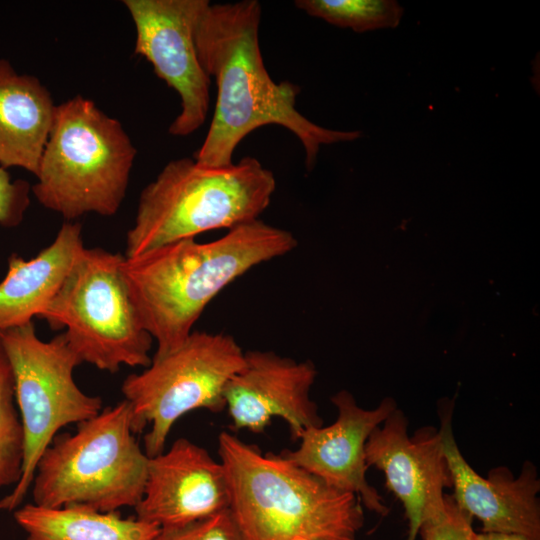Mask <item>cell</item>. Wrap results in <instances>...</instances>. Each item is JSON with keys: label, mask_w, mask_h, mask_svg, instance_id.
I'll return each instance as SVG.
<instances>
[{"label": "cell", "mask_w": 540, "mask_h": 540, "mask_svg": "<svg viewBox=\"0 0 540 540\" xmlns=\"http://www.w3.org/2000/svg\"><path fill=\"white\" fill-rule=\"evenodd\" d=\"M30 185L23 179L12 180L0 167V225L15 227L21 223L30 204Z\"/></svg>", "instance_id": "cell-23"}, {"label": "cell", "mask_w": 540, "mask_h": 540, "mask_svg": "<svg viewBox=\"0 0 540 540\" xmlns=\"http://www.w3.org/2000/svg\"><path fill=\"white\" fill-rule=\"evenodd\" d=\"M24 435L14 373L0 339V489L17 484L22 473Z\"/></svg>", "instance_id": "cell-20"}, {"label": "cell", "mask_w": 540, "mask_h": 540, "mask_svg": "<svg viewBox=\"0 0 540 540\" xmlns=\"http://www.w3.org/2000/svg\"><path fill=\"white\" fill-rule=\"evenodd\" d=\"M296 245L290 231L257 219L213 241L187 238L124 257L121 269L129 294L144 328L157 342L154 357L181 346L226 286Z\"/></svg>", "instance_id": "cell-2"}, {"label": "cell", "mask_w": 540, "mask_h": 540, "mask_svg": "<svg viewBox=\"0 0 540 540\" xmlns=\"http://www.w3.org/2000/svg\"><path fill=\"white\" fill-rule=\"evenodd\" d=\"M262 8L257 0L209 3L194 29L201 66L217 86L214 114L206 137L193 159L202 166L226 167L251 132L278 125L295 135L305 151L308 171L321 146L350 142L360 131L332 130L315 124L296 108L300 87L275 82L264 65L259 46Z\"/></svg>", "instance_id": "cell-1"}, {"label": "cell", "mask_w": 540, "mask_h": 540, "mask_svg": "<svg viewBox=\"0 0 540 540\" xmlns=\"http://www.w3.org/2000/svg\"><path fill=\"white\" fill-rule=\"evenodd\" d=\"M208 0H124L136 28L134 53L149 61L156 75L174 89L181 110L170 124L173 136H188L205 122L211 78L201 66L194 29Z\"/></svg>", "instance_id": "cell-10"}, {"label": "cell", "mask_w": 540, "mask_h": 540, "mask_svg": "<svg viewBox=\"0 0 540 540\" xmlns=\"http://www.w3.org/2000/svg\"><path fill=\"white\" fill-rule=\"evenodd\" d=\"M294 5L306 14L355 32L395 28L403 16L394 0H297Z\"/></svg>", "instance_id": "cell-19"}, {"label": "cell", "mask_w": 540, "mask_h": 540, "mask_svg": "<svg viewBox=\"0 0 540 540\" xmlns=\"http://www.w3.org/2000/svg\"><path fill=\"white\" fill-rule=\"evenodd\" d=\"M15 380V397L24 435L22 473L0 511H13L31 487L37 463L57 432L97 415L102 399L84 393L73 378L82 361L64 333L41 340L33 322L0 331Z\"/></svg>", "instance_id": "cell-8"}, {"label": "cell", "mask_w": 540, "mask_h": 540, "mask_svg": "<svg viewBox=\"0 0 540 540\" xmlns=\"http://www.w3.org/2000/svg\"><path fill=\"white\" fill-rule=\"evenodd\" d=\"M81 231L80 223L67 221L34 258L10 256L7 274L0 282V331L41 316L85 248Z\"/></svg>", "instance_id": "cell-16"}, {"label": "cell", "mask_w": 540, "mask_h": 540, "mask_svg": "<svg viewBox=\"0 0 540 540\" xmlns=\"http://www.w3.org/2000/svg\"><path fill=\"white\" fill-rule=\"evenodd\" d=\"M472 520L453 495L445 494L443 504L423 517L418 534L422 540H475Z\"/></svg>", "instance_id": "cell-21"}, {"label": "cell", "mask_w": 540, "mask_h": 540, "mask_svg": "<svg viewBox=\"0 0 540 540\" xmlns=\"http://www.w3.org/2000/svg\"><path fill=\"white\" fill-rule=\"evenodd\" d=\"M440 433L457 504L482 523V532L517 534L540 540V480L525 462L518 477L506 467L479 475L459 450L452 430V406L440 413Z\"/></svg>", "instance_id": "cell-15"}, {"label": "cell", "mask_w": 540, "mask_h": 540, "mask_svg": "<svg viewBox=\"0 0 540 540\" xmlns=\"http://www.w3.org/2000/svg\"><path fill=\"white\" fill-rule=\"evenodd\" d=\"M135 156L121 123L75 96L55 107L31 190L68 221L87 213L111 216L125 198Z\"/></svg>", "instance_id": "cell-5"}, {"label": "cell", "mask_w": 540, "mask_h": 540, "mask_svg": "<svg viewBox=\"0 0 540 540\" xmlns=\"http://www.w3.org/2000/svg\"><path fill=\"white\" fill-rule=\"evenodd\" d=\"M124 255L84 248L61 288L41 314L52 329L99 370L148 367L153 338L144 328L124 279Z\"/></svg>", "instance_id": "cell-7"}, {"label": "cell", "mask_w": 540, "mask_h": 540, "mask_svg": "<svg viewBox=\"0 0 540 540\" xmlns=\"http://www.w3.org/2000/svg\"><path fill=\"white\" fill-rule=\"evenodd\" d=\"M331 401L338 410L335 422L306 429L298 439L299 447L282 455L330 486L354 493L367 509L385 516L388 507L366 479L365 444L372 431L396 409V404L386 398L377 408L366 410L345 390Z\"/></svg>", "instance_id": "cell-13"}, {"label": "cell", "mask_w": 540, "mask_h": 540, "mask_svg": "<svg viewBox=\"0 0 540 540\" xmlns=\"http://www.w3.org/2000/svg\"><path fill=\"white\" fill-rule=\"evenodd\" d=\"M148 462L123 399L78 423L74 434L54 437L35 469L33 503L49 508L84 505L100 512L135 507L143 495Z\"/></svg>", "instance_id": "cell-6"}, {"label": "cell", "mask_w": 540, "mask_h": 540, "mask_svg": "<svg viewBox=\"0 0 540 540\" xmlns=\"http://www.w3.org/2000/svg\"><path fill=\"white\" fill-rule=\"evenodd\" d=\"M56 105L38 78L0 59V167L36 175Z\"/></svg>", "instance_id": "cell-17"}, {"label": "cell", "mask_w": 540, "mask_h": 540, "mask_svg": "<svg viewBox=\"0 0 540 540\" xmlns=\"http://www.w3.org/2000/svg\"><path fill=\"white\" fill-rule=\"evenodd\" d=\"M475 540H529L528 538L517 534L481 532L476 533Z\"/></svg>", "instance_id": "cell-24"}, {"label": "cell", "mask_w": 540, "mask_h": 540, "mask_svg": "<svg viewBox=\"0 0 540 540\" xmlns=\"http://www.w3.org/2000/svg\"><path fill=\"white\" fill-rule=\"evenodd\" d=\"M315 377L311 361L298 362L273 351L244 352V364L224 392L233 428L260 433L274 417H280L292 439L298 440L306 429L322 426L318 407L310 398Z\"/></svg>", "instance_id": "cell-11"}, {"label": "cell", "mask_w": 540, "mask_h": 540, "mask_svg": "<svg viewBox=\"0 0 540 540\" xmlns=\"http://www.w3.org/2000/svg\"><path fill=\"white\" fill-rule=\"evenodd\" d=\"M243 364L244 352L233 336L192 331L177 349L127 376L121 391L131 408L132 430L138 434L150 426L146 455L164 451L171 428L188 412L223 410L227 383Z\"/></svg>", "instance_id": "cell-9"}, {"label": "cell", "mask_w": 540, "mask_h": 540, "mask_svg": "<svg viewBox=\"0 0 540 540\" xmlns=\"http://www.w3.org/2000/svg\"><path fill=\"white\" fill-rule=\"evenodd\" d=\"M276 189L275 177L252 156L226 167L184 157L168 162L139 196L124 257L259 219Z\"/></svg>", "instance_id": "cell-4"}, {"label": "cell", "mask_w": 540, "mask_h": 540, "mask_svg": "<svg viewBox=\"0 0 540 540\" xmlns=\"http://www.w3.org/2000/svg\"><path fill=\"white\" fill-rule=\"evenodd\" d=\"M136 518L160 528L183 526L229 508V489L221 462L186 438L149 457Z\"/></svg>", "instance_id": "cell-14"}, {"label": "cell", "mask_w": 540, "mask_h": 540, "mask_svg": "<svg viewBox=\"0 0 540 540\" xmlns=\"http://www.w3.org/2000/svg\"><path fill=\"white\" fill-rule=\"evenodd\" d=\"M218 445L242 540H356L364 523L357 495L229 432Z\"/></svg>", "instance_id": "cell-3"}, {"label": "cell", "mask_w": 540, "mask_h": 540, "mask_svg": "<svg viewBox=\"0 0 540 540\" xmlns=\"http://www.w3.org/2000/svg\"><path fill=\"white\" fill-rule=\"evenodd\" d=\"M14 519L26 540H154L160 531L156 524L84 505L49 508L29 503L15 509Z\"/></svg>", "instance_id": "cell-18"}, {"label": "cell", "mask_w": 540, "mask_h": 540, "mask_svg": "<svg viewBox=\"0 0 540 540\" xmlns=\"http://www.w3.org/2000/svg\"><path fill=\"white\" fill-rule=\"evenodd\" d=\"M154 540H242L229 509L174 528H160Z\"/></svg>", "instance_id": "cell-22"}, {"label": "cell", "mask_w": 540, "mask_h": 540, "mask_svg": "<svg viewBox=\"0 0 540 540\" xmlns=\"http://www.w3.org/2000/svg\"><path fill=\"white\" fill-rule=\"evenodd\" d=\"M408 421L397 408L365 444L368 467L385 474L387 488L401 501L408 519L407 540H416L423 517L444 502L452 477L441 433L425 427L408 436Z\"/></svg>", "instance_id": "cell-12"}]
</instances>
